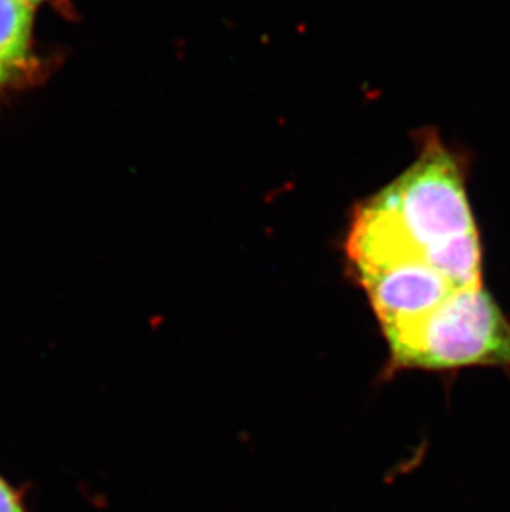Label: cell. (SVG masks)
Masks as SVG:
<instances>
[{
    "mask_svg": "<svg viewBox=\"0 0 510 512\" xmlns=\"http://www.w3.org/2000/svg\"><path fill=\"white\" fill-rule=\"evenodd\" d=\"M0 512H29L25 504L24 491L15 488L0 474Z\"/></svg>",
    "mask_w": 510,
    "mask_h": 512,
    "instance_id": "obj_5",
    "label": "cell"
},
{
    "mask_svg": "<svg viewBox=\"0 0 510 512\" xmlns=\"http://www.w3.org/2000/svg\"><path fill=\"white\" fill-rule=\"evenodd\" d=\"M371 203L390 216L423 261L454 237L476 232L458 165L438 145L428 146L418 163Z\"/></svg>",
    "mask_w": 510,
    "mask_h": 512,
    "instance_id": "obj_2",
    "label": "cell"
},
{
    "mask_svg": "<svg viewBox=\"0 0 510 512\" xmlns=\"http://www.w3.org/2000/svg\"><path fill=\"white\" fill-rule=\"evenodd\" d=\"M385 335L401 370L510 368V322L482 284L459 287L423 319Z\"/></svg>",
    "mask_w": 510,
    "mask_h": 512,
    "instance_id": "obj_1",
    "label": "cell"
},
{
    "mask_svg": "<svg viewBox=\"0 0 510 512\" xmlns=\"http://www.w3.org/2000/svg\"><path fill=\"white\" fill-rule=\"evenodd\" d=\"M34 7L24 0H0V85L29 57Z\"/></svg>",
    "mask_w": 510,
    "mask_h": 512,
    "instance_id": "obj_4",
    "label": "cell"
},
{
    "mask_svg": "<svg viewBox=\"0 0 510 512\" xmlns=\"http://www.w3.org/2000/svg\"><path fill=\"white\" fill-rule=\"evenodd\" d=\"M358 276L385 334L423 319L458 289L423 259L360 269Z\"/></svg>",
    "mask_w": 510,
    "mask_h": 512,
    "instance_id": "obj_3",
    "label": "cell"
},
{
    "mask_svg": "<svg viewBox=\"0 0 510 512\" xmlns=\"http://www.w3.org/2000/svg\"><path fill=\"white\" fill-rule=\"evenodd\" d=\"M25 4L32 5V7H35V5L40 4L42 0H24Z\"/></svg>",
    "mask_w": 510,
    "mask_h": 512,
    "instance_id": "obj_6",
    "label": "cell"
}]
</instances>
